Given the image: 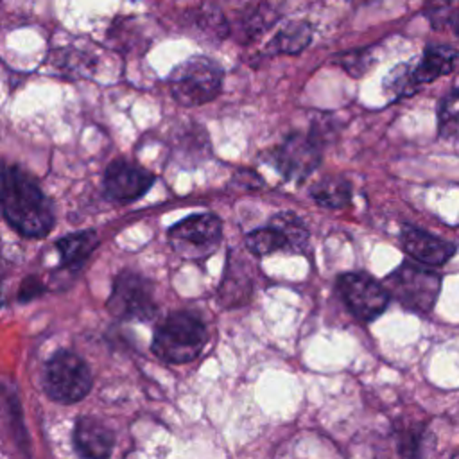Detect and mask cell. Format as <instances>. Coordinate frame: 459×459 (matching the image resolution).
<instances>
[{"label": "cell", "mask_w": 459, "mask_h": 459, "mask_svg": "<svg viewBox=\"0 0 459 459\" xmlns=\"http://www.w3.org/2000/svg\"><path fill=\"white\" fill-rule=\"evenodd\" d=\"M2 212L23 237H45L54 226V208L34 178L18 165H7L2 179Z\"/></svg>", "instance_id": "1"}, {"label": "cell", "mask_w": 459, "mask_h": 459, "mask_svg": "<svg viewBox=\"0 0 459 459\" xmlns=\"http://www.w3.org/2000/svg\"><path fill=\"white\" fill-rule=\"evenodd\" d=\"M208 342L204 321L186 310L167 316L152 337V353L170 364H185L197 359Z\"/></svg>", "instance_id": "2"}, {"label": "cell", "mask_w": 459, "mask_h": 459, "mask_svg": "<svg viewBox=\"0 0 459 459\" xmlns=\"http://www.w3.org/2000/svg\"><path fill=\"white\" fill-rule=\"evenodd\" d=\"M169 86L181 106H201L221 93L222 70L213 59L194 56L170 72Z\"/></svg>", "instance_id": "3"}, {"label": "cell", "mask_w": 459, "mask_h": 459, "mask_svg": "<svg viewBox=\"0 0 459 459\" xmlns=\"http://www.w3.org/2000/svg\"><path fill=\"white\" fill-rule=\"evenodd\" d=\"M88 364L70 350H57L43 366V391L57 403H77L91 389Z\"/></svg>", "instance_id": "4"}, {"label": "cell", "mask_w": 459, "mask_h": 459, "mask_svg": "<svg viewBox=\"0 0 459 459\" xmlns=\"http://www.w3.org/2000/svg\"><path fill=\"white\" fill-rule=\"evenodd\" d=\"M385 289L405 308L427 314L441 290V276L420 264L403 262L385 278Z\"/></svg>", "instance_id": "5"}, {"label": "cell", "mask_w": 459, "mask_h": 459, "mask_svg": "<svg viewBox=\"0 0 459 459\" xmlns=\"http://www.w3.org/2000/svg\"><path fill=\"white\" fill-rule=\"evenodd\" d=\"M172 249L185 260H204L222 238V222L215 213H194L169 228Z\"/></svg>", "instance_id": "6"}, {"label": "cell", "mask_w": 459, "mask_h": 459, "mask_svg": "<svg viewBox=\"0 0 459 459\" xmlns=\"http://www.w3.org/2000/svg\"><path fill=\"white\" fill-rule=\"evenodd\" d=\"M106 307L117 319L149 321L158 312L154 285L145 276L133 271H122L113 281Z\"/></svg>", "instance_id": "7"}, {"label": "cell", "mask_w": 459, "mask_h": 459, "mask_svg": "<svg viewBox=\"0 0 459 459\" xmlns=\"http://www.w3.org/2000/svg\"><path fill=\"white\" fill-rule=\"evenodd\" d=\"M321 138L314 129L310 133H292L271 152L274 169L290 181H305L321 161Z\"/></svg>", "instance_id": "8"}, {"label": "cell", "mask_w": 459, "mask_h": 459, "mask_svg": "<svg viewBox=\"0 0 459 459\" xmlns=\"http://www.w3.org/2000/svg\"><path fill=\"white\" fill-rule=\"evenodd\" d=\"M337 290L346 308L362 321L378 317L389 305V290L366 273H344L337 278Z\"/></svg>", "instance_id": "9"}, {"label": "cell", "mask_w": 459, "mask_h": 459, "mask_svg": "<svg viewBox=\"0 0 459 459\" xmlns=\"http://www.w3.org/2000/svg\"><path fill=\"white\" fill-rule=\"evenodd\" d=\"M152 183L154 176L147 169L127 160L111 161L102 178L106 195L120 203L136 201L151 188Z\"/></svg>", "instance_id": "10"}, {"label": "cell", "mask_w": 459, "mask_h": 459, "mask_svg": "<svg viewBox=\"0 0 459 459\" xmlns=\"http://www.w3.org/2000/svg\"><path fill=\"white\" fill-rule=\"evenodd\" d=\"M403 251L425 265H443L455 253V246L416 226L405 224L400 233Z\"/></svg>", "instance_id": "11"}, {"label": "cell", "mask_w": 459, "mask_h": 459, "mask_svg": "<svg viewBox=\"0 0 459 459\" xmlns=\"http://www.w3.org/2000/svg\"><path fill=\"white\" fill-rule=\"evenodd\" d=\"M74 448L81 457L100 459L108 457L115 445V436L100 420L93 416H81L75 421L72 434Z\"/></svg>", "instance_id": "12"}, {"label": "cell", "mask_w": 459, "mask_h": 459, "mask_svg": "<svg viewBox=\"0 0 459 459\" xmlns=\"http://www.w3.org/2000/svg\"><path fill=\"white\" fill-rule=\"evenodd\" d=\"M457 50L448 45H430L425 48L421 59L412 66V74L418 84L432 82L434 79L446 75L457 63Z\"/></svg>", "instance_id": "13"}, {"label": "cell", "mask_w": 459, "mask_h": 459, "mask_svg": "<svg viewBox=\"0 0 459 459\" xmlns=\"http://www.w3.org/2000/svg\"><path fill=\"white\" fill-rule=\"evenodd\" d=\"M99 246V237L95 231L86 230L72 235H65L56 240V249L61 255V269H77Z\"/></svg>", "instance_id": "14"}, {"label": "cell", "mask_w": 459, "mask_h": 459, "mask_svg": "<svg viewBox=\"0 0 459 459\" xmlns=\"http://www.w3.org/2000/svg\"><path fill=\"white\" fill-rule=\"evenodd\" d=\"M253 290L251 274L244 269V265L235 260H228L226 273L222 283L219 287V298L226 307H237L247 303Z\"/></svg>", "instance_id": "15"}, {"label": "cell", "mask_w": 459, "mask_h": 459, "mask_svg": "<svg viewBox=\"0 0 459 459\" xmlns=\"http://www.w3.org/2000/svg\"><path fill=\"white\" fill-rule=\"evenodd\" d=\"M244 246L255 256H265V255H271V253H276L281 249L292 251L289 237L274 222H269L264 228H256L253 231H249L244 237Z\"/></svg>", "instance_id": "16"}, {"label": "cell", "mask_w": 459, "mask_h": 459, "mask_svg": "<svg viewBox=\"0 0 459 459\" xmlns=\"http://www.w3.org/2000/svg\"><path fill=\"white\" fill-rule=\"evenodd\" d=\"M310 197L323 208H344L351 199V185L342 176H326L312 186Z\"/></svg>", "instance_id": "17"}, {"label": "cell", "mask_w": 459, "mask_h": 459, "mask_svg": "<svg viewBox=\"0 0 459 459\" xmlns=\"http://www.w3.org/2000/svg\"><path fill=\"white\" fill-rule=\"evenodd\" d=\"M312 39V27L307 22H290L276 32L267 45L269 54H298Z\"/></svg>", "instance_id": "18"}, {"label": "cell", "mask_w": 459, "mask_h": 459, "mask_svg": "<svg viewBox=\"0 0 459 459\" xmlns=\"http://www.w3.org/2000/svg\"><path fill=\"white\" fill-rule=\"evenodd\" d=\"M425 16L436 29H452L459 38V0H429Z\"/></svg>", "instance_id": "19"}, {"label": "cell", "mask_w": 459, "mask_h": 459, "mask_svg": "<svg viewBox=\"0 0 459 459\" xmlns=\"http://www.w3.org/2000/svg\"><path fill=\"white\" fill-rule=\"evenodd\" d=\"M437 131L443 138L459 140V88L441 100L437 111Z\"/></svg>", "instance_id": "20"}, {"label": "cell", "mask_w": 459, "mask_h": 459, "mask_svg": "<svg viewBox=\"0 0 459 459\" xmlns=\"http://www.w3.org/2000/svg\"><path fill=\"white\" fill-rule=\"evenodd\" d=\"M418 86L420 84L414 79L412 66H409V65H398L396 68L391 70V74L384 81L385 93H389L394 99L412 95Z\"/></svg>", "instance_id": "21"}, {"label": "cell", "mask_w": 459, "mask_h": 459, "mask_svg": "<svg viewBox=\"0 0 459 459\" xmlns=\"http://www.w3.org/2000/svg\"><path fill=\"white\" fill-rule=\"evenodd\" d=\"M271 222H274L276 226H280L285 231V235L290 240L292 251H301L305 247V244L308 240V231L298 215H294L290 212H281V213L274 215L271 219Z\"/></svg>", "instance_id": "22"}, {"label": "cell", "mask_w": 459, "mask_h": 459, "mask_svg": "<svg viewBox=\"0 0 459 459\" xmlns=\"http://www.w3.org/2000/svg\"><path fill=\"white\" fill-rule=\"evenodd\" d=\"M341 65H342V68L348 70V74L362 75L369 66V52L368 50H357V52L344 54L341 57Z\"/></svg>", "instance_id": "23"}, {"label": "cell", "mask_w": 459, "mask_h": 459, "mask_svg": "<svg viewBox=\"0 0 459 459\" xmlns=\"http://www.w3.org/2000/svg\"><path fill=\"white\" fill-rule=\"evenodd\" d=\"M45 292V285L36 278V276H27L22 283H20V289H18V301L25 303V301H30L38 296H41Z\"/></svg>", "instance_id": "24"}]
</instances>
